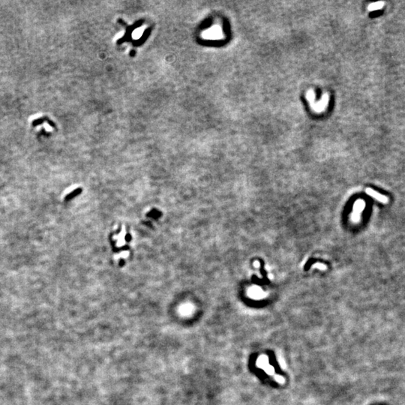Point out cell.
Masks as SVG:
<instances>
[{
    "instance_id": "obj_3",
    "label": "cell",
    "mask_w": 405,
    "mask_h": 405,
    "mask_svg": "<svg viewBox=\"0 0 405 405\" xmlns=\"http://www.w3.org/2000/svg\"><path fill=\"white\" fill-rule=\"evenodd\" d=\"M328 102H329V96L327 94H325L323 96L322 98H321L318 102L313 101L312 103H311V107H312V109L314 110L315 112L321 113L326 109L327 106L328 105Z\"/></svg>"
},
{
    "instance_id": "obj_5",
    "label": "cell",
    "mask_w": 405,
    "mask_h": 405,
    "mask_svg": "<svg viewBox=\"0 0 405 405\" xmlns=\"http://www.w3.org/2000/svg\"><path fill=\"white\" fill-rule=\"evenodd\" d=\"M384 5V2H374V3L370 4L369 6H368V10L371 11H376V10H380L383 8Z\"/></svg>"
},
{
    "instance_id": "obj_6",
    "label": "cell",
    "mask_w": 405,
    "mask_h": 405,
    "mask_svg": "<svg viewBox=\"0 0 405 405\" xmlns=\"http://www.w3.org/2000/svg\"><path fill=\"white\" fill-rule=\"evenodd\" d=\"M144 30H145V28L144 27H140L138 28V29H136L132 33V38L134 39H139L143 35V32H144Z\"/></svg>"
},
{
    "instance_id": "obj_1",
    "label": "cell",
    "mask_w": 405,
    "mask_h": 405,
    "mask_svg": "<svg viewBox=\"0 0 405 405\" xmlns=\"http://www.w3.org/2000/svg\"><path fill=\"white\" fill-rule=\"evenodd\" d=\"M203 38L208 40H218L223 37V32L219 26H214L202 34Z\"/></svg>"
},
{
    "instance_id": "obj_2",
    "label": "cell",
    "mask_w": 405,
    "mask_h": 405,
    "mask_svg": "<svg viewBox=\"0 0 405 405\" xmlns=\"http://www.w3.org/2000/svg\"><path fill=\"white\" fill-rule=\"evenodd\" d=\"M365 207V203L362 200H358L353 205V210L351 214V221L353 223H358L361 218V214Z\"/></svg>"
},
{
    "instance_id": "obj_4",
    "label": "cell",
    "mask_w": 405,
    "mask_h": 405,
    "mask_svg": "<svg viewBox=\"0 0 405 405\" xmlns=\"http://www.w3.org/2000/svg\"><path fill=\"white\" fill-rule=\"evenodd\" d=\"M365 193H366L368 195H369L370 197H373V198L375 199L376 200H378V202L381 203V204H386L389 202V198L386 196L380 194V193H378V191H374L372 188H366V189H365Z\"/></svg>"
},
{
    "instance_id": "obj_7",
    "label": "cell",
    "mask_w": 405,
    "mask_h": 405,
    "mask_svg": "<svg viewBox=\"0 0 405 405\" xmlns=\"http://www.w3.org/2000/svg\"><path fill=\"white\" fill-rule=\"evenodd\" d=\"M306 98L308 99V101H309V103H312L313 101H314V99H315V95H314V93L313 90H309V91L307 93L306 95Z\"/></svg>"
},
{
    "instance_id": "obj_8",
    "label": "cell",
    "mask_w": 405,
    "mask_h": 405,
    "mask_svg": "<svg viewBox=\"0 0 405 405\" xmlns=\"http://www.w3.org/2000/svg\"><path fill=\"white\" fill-rule=\"evenodd\" d=\"M313 267H314V268L317 267V268L320 269V270H326V269H327V267H326L324 264H315L314 266H313Z\"/></svg>"
},
{
    "instance_id": "obj_9",
    "label": "cell",
    "mask_w": 405,
    "mask_h": 405,
    "mask_svg": "<svg viewBox=\"0 0 405 405\" xmlns=\"http://www.w3.org/2000/svg\"><path fill=\"white\" fill-rule=\"evenodd\" d=\"M254 267H259V263H257V261H256V262H254Z\"/></svg>"
}]
</instances>
